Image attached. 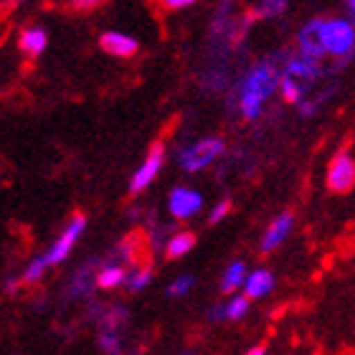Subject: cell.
Listing matches in <instances>:
<instances>
[{
  "label": "cell",
  "instance_id": "6da1fadb",
  "mask_svg": "<svg viewBox=\"0 0 355 355\" xmlns=\"http://www.w3.org/2000/svg\"><path fill=\"white\" fill-rule=\"evenodd\" d=\"M282 67H284V56H269L254 64L236 87V107L239 114L246 122H254L264 114L266 102L272 99L274 92H279Z\"/></svg>",
  "mask_w": 355,
  "mask_h": 355
},
{
  "label": "cell",
  "instance_id": "7a4b0ae2",
  "mask_svg": "<svg viewBox=\"0 0 355 355\" xmlns=\"http://www.w3.org/2000/svg\"><path fill=\"white\" fill-rule=\"evenodd\" d=\"M318 33H320V49L325 59H333L338 69L345 67L355 56V23L350 18H325L318 15Z\"/></svg>",
  "mask_w": 355,
  "mask_h": 355
},
{
  "label": "cell",
  "instance_id": "3957f363",
  "mask_svg": "<svg viewBox=\"0 0 355 355\" xmlns=\"http://www.w3.org/2000/svg\"><path fill=\"white\" fill-rule=\"evenodd\" d=\"M223 150H226V142L221 137H200V140H193L185 148H180L178 165L185 173H200L211 168L223 155Z\"/></svg>",
  "mask_w": 355,
  "mask_h": 355
},
{
  "label": "cell",
  "instance_id": "277c9868",
  "mask_svg": "<svg viewBox=\"0 0 355 355\" xmlns=\"http://www.w3.org/2000/svg\"><path fill=\"white\" fill-rule=\"evenodd\" d=\"M84 229H87V216L84 214H74L69 218L67 226L59 231V236L53 239L51 246L41 254L49 269H51V266H61L71 257V252H74L76 244H79V239L84 236Z\"/></svg>",
  "mask_w": 355,
  "mask_h": 355
},
{
  "label": "cell",
  "instance_id": "5b68a950",
  "mask_svg": "<svg viewBox=\"0 0 355 355\" xmlns=\"http://www.w3.org/2000/svg\"><path fill=\"white\" fill-rule=\"evenodd\" d=\"M163 165H165V145L163 142H155V145L148 150L145 160L137 165V171L132 173V178H130V185H127L130 196H137V193L148 191L150 185L157 180V175H160V171H163Z\"/></svg>",
  "mask_w": 355,
  "mask_h": 355
},
{
  "label": "cell",
  "instance_id": "8992f818",
  "mask_svg": "<svg viewBox=\"0 0 355 355\" xmlns=\"http://www.w3.org/2000/svg\"><path fill=\"white\" fill-rule=\"evenodd\" d=\"M282 74L284 76H292L297 84H302L304 92L310 94L312 87L325 76V69L320 61H312L307 56H300V53H289L284 56V67H282Z\"/></svg>",
  "mask_w": 355,
  "mask_h": 355
},
{
  "label": "cell",
  "instance_id": "52a82bcc",
  "mask_svg": "<svg viewBox=\"0 0 355 355\" xmlns=\"http://www.w3.org/2000/svg\"><path fill=\"white\" fill-rule=\"evenodd\" d=\"M168 211L175 221H191L203 211V196L191 185H175L168 193Z\"/></svg>",
  "mask_w": 355,
  "mask_h": 355
},
{
  "label": "cell",
  "instance_id": "ba28073f",
  "mask_svg": "<svg viewBox=\"0 0 355 355\" xmlns=\"http://www.w3.org/2000/svg\"><path fill=\"white\" fill-rule=\"evenodd\" d=\"M325 183L333 193H350L355 188V157L350 153H338L330 160L325 173Z\"/></svg>",
  "mask_w": 355,
  "mask_h": 355
},
{
  "label": "cell",
  "instance_id": "9c48e42d",
  "mask_svg": "<svg viewBox=\"0 0 355 355\" xmlns=\"http://www.w3.org/2000/svg\"><path fill=\"white\" fill-rule=\"evenodd\" d=\"M292 229H295V214H289V211L279 214L272 223H269V226H266L264 234H261L259 252L261 254H272L274 249H279V246L289 239Z\"/></svg>",
  "mask_w": 355,
  "mask_h": 355
},
{
  "label": "cell",
  "instance_id": "30bf717a",
  "mask_svg": "<svg viewBox=\"0 0 355 355\" xmlns=\"http://www.w3.org/2000/svg\"><path fill=\"white\" fill-rule=\"evenodd\" d=\"M99 49L114 59H132L140 51V41L122 31H104L99 36Z\"/></svg>",
  "mask_w": 355,
  "mask_h": 355
},
{
  "label": "cell",
  "instance_id": "8fae6325",
  "mask_svg": "<svg viewBox=\"0 0 355 355\" xmlns=\"http://www.w3.org/2000/svg\"><path fill=\"white\" fill-rule=\"evenodd\" d=\"M145 249H148V241L142 234H127L125 239H119L117 246H114V254H112V261L127 266V269H135V266H142V257H145Z\"/></svg>",
  "mask_w": 355,
  "mask_h": 355
},
{
  "label": "cell",
  "instance_id": "7c38bea8",
  "mask_svg": "<svg viewBox=\"0 0 355 355\" xmlns=\"http://www.w3.org/2000/svg\"><path fill=\"white\" fill-rule=\"evenodd\" d=\"M99 264H102V261L92 259L76 269L74 277L69 279V287H67L71 300H89V297H92V292L96 289V269H99Z\"/></svg>",
  "mask_w": 355,
  "mask_h": 355
},
{
  "label": "cell",
  "instance_id": "4fadbf2b",
  "mask_svg": "<svg viewBox=\"0 0 355 355\" xmlns=\"http://www.w3.org/2000/svg\"><path fill=\"white\" fill-rule=\"evenodd\" d=\"M18 49H21L23 56H28V59H38V56L49 49V33H46L44 26L31 23V26L21 28V33H18Z\"/></svg>",
  "mask_w": 355,
  "mask_h": 355
},
{
  "label": "cell",
  "instance_id": "5bb4252c",
  "mask_svg": "<svg viewBox=\"0 0 355 355\" xmlns=\"http://www.w3.org/2000/svg\"><path fill=\"white\" fill-rule=\"evenodd\" d=\"M249 304L252 302H249L244 295H231L226 302L216 304L214 310H211V315H208V320H211V322H239V320L246 318Z\"/></svg>",
  "mask_w": 355,
  "mask_h": 355
},
{
  "label": "cell",
  "instance_id": "9a60e30c",
  "mask_svg": "<svg viewBox=\"0 0 355 355\" xmlns=\"http://www.w3.org/2000/svg\"><path fill=\"white\" fill-rule=\"evenodd\" d=\"M274 284H277V279H274L272 269L259 266V269H252V272L246 274L244 292H241V295H244L249 302H252V300H261V297H266L272 292Z\"/></svg>",
  "mask_w": 355,
  "mask_h": 355
},
{
  "label": "cell",
  "instance_id": "2e32d148",
  "mask_svg": "<svg viewBox=\"0 0 355 355\" xmlns=\"http://www.w3.org/2000/svg\"><path fill=\"white\" fill-rule=\"evenodd\" d=\"M130 322L125 307L119 304H96V327L99 333H122Z\"/></svg>",
  "mask_w": 355,
  "mask_h": 355
},
{
  "label": "cell",
  "instance_id": "e0dca14e",
  "mask_svg": "<svg viewBox=\"0 0 355 355\" xmlns=\"http://www.w3.org/2000/svg\"><path fill=\"white\" fill-rule=\"evenodd\" d=\"M132 269H127V266L117 264V261H102L99 269H96V287L99 289H117V287H125L127 284V277H130Z\"/></svg>",
  "mask_w": 355,
  "mask_h": 355
},
{
  "label": "cell",
  "instance_id": "ac0fdd59",
  "mask_svg": "<svg viewBox=\"0 0 355 355\" xmlns=\"http://www.w3.org/2000/svg\"><path fill=\"white\" fill-rule=\"evenodd\" d=\"M196 241H198V239H196L193 231H173L171 236H168V241H165V249H163L165 259L175 261V259L188 257V254L196 249Z\"/></svg>",
  "mask_w": 355,
  "mask_h": 355
},
{
  "label": "cell",
  "instance_id": "d6986e66",
  "mask_svg": "<svg viewBox=\"0 0 355 355\" xmlns=\"http://www.w3.org/2000/svg\"><path fill=\"white\" fill-rule=\"evenodd\" d=\"M246 261L244 259H234L221 274V282H218V287H221L223 295H234L236 289H244V282H246Z\"/></svg>",
  "mask_w": 355,
  "mask_h": 355
},
{
  "label": "cell",
  "instance_id": "ffe728a7",
  "mask_svg": "<svg viewBox=\"0 0 355 355\" xmlns=\"http://www.w3.org/2000/svg\"><path fill=\"white\" fill-rule=\"evenodd\" d=\"M279 94L287 104H297V107L307 99V92H304L302 84H297L292 76H284V74H282V79H279Z\"/></svg>",
  "mask_w": 355,
  "mask_h": 355
},
{
  "label": "cell",
  "instance_id": "44dd1931",
  "mask_svg": "<svg viewBox=\"0 0 355 355\" xmlns=\"http://www.w3.org/2000/svg\"><path fill=\"white\" fill-rule=\"evenodd\" d=\"M150 284H153V269H150V264H142V266H135L132 272H130L125 287H127V292L137 295L142 289H148Z\"/></svg>",
  "mask_w": 355,
  "mask_h": 355
},
{
  "label": "cell",
  "instance_id": "7402d4cb",
  "mask_svg": "<svg viewBox=\"0 0 355 355\" xmlns=\"http://www.w3.org/2000/svg\"><path fill=\"white\" fill-rule=\"evenodd\" d=\"M196 287V277L193 274H178L175 279H171V284L165 287V297L168 300H180V297H188Z\"/></svg>",
  "mask_w": 355,
  "mask_h": 355
},
{
  "label": "cell",
  "instance_id": "603a6c76",
  "mask_svg": "<svg viewBox=\"0 0 355 355\" xmlns=\"http://www.w3.org/2000/svg\"><path fill=\"white\" fill-rule=\"evenodd\" d=\"M46 272H49V266H46L44 257L38 254V257H33V259H31L28 264L23 266L21 282H23V284H28V287H33V284H38V282L44 279Z\"/></svg>",
  "mask_w": 355,
  "mask_h": 355
},
{
  "label": "cell",
  "instance_id": "cb8c5ba5",
  "mask_svg": "<svg viewBox=\"0 0 355 355\" xmlns=\"http://www.w3.org/2000/svg\"><path fill=\"white\" fill-rule=\"evenodd\" d=\"M287 10V3H282V0H266V3H257V6L252 8V13H249V18L252 21H266V18H277V15H282Z\"/></svg>",
  "mask_w": 355,
  "mask_h": 355
},
{
  "label": "cell",
  "instance_id": "d4e9b609",
  "mask_svg": "<svg viewBox=\"0 0 355 355\" xmlns=\"http://www.w3.org/2000/svg\"><path fill=\"white\" fill-rule=\"evenodd\" d=\"M96 345L107 355H122V333H99Z\"/></svg>",
  "mask_w": 355,
  "mask_h": 355
},
{
  "label": "cell",
  "instance_id": "484cf974",
  "mask_svg": "<svg viewBox=\"0 0 355 355\" xmlns=\"http://www.w3.org/2000/svg\"><path fill=\"white\" fill-rule=\"evenodd\" d=\"M231 208H234V203H231L229 198H223V200H218L214 208H211V214H208V226H218V223L226 218V216L231 214Z\"/></svg>",
  "mask_w": 355,
  "mask_h": 355
},
{
  "label": "cell",
  "instance_id": "4316f807",
  "mask_svg": "<svg viewBox=\"0 0 355 355\" xmlns=\"http://www.w3.org/2000/svg\"><path fill=\"white\" fill-rule=\"evenodd\" d=\"M193 6H196V0H163V8H168V10H185Z\"/></svg>",
  "mask_w": 355,
  "mask_h": 355
},
{
  "label": "cell",
  "instance_id": "83f0119b",
  "mask_svg": "<svg viewBox=\"0 0 355 355\" xmlns=\"http://www.w3.org/2000/svg\"><path fill=\"white\" fill-rule=\"evenodd\" d=\"M21 277H8L6 282H3V292H6V295H15V292H18V289H21Z\"/></svg>",
  "mask_w": 355,
  "mask_h": 355
},
{
  "label": "cell",
  "instance_id": "f1b7e54d",
  "mask_svg": "<svg viewBox=\"0 0 355 355\" xmlns=\"http://www.w3.org/2000/svg\"><path fill=\"white\" fill-rule=\"evenodd\" d=\"M345 10H348L350 21L355 23V0H348V3H345Z\"/></svg>",
  "mask_w": 355,
  "mask_h": 355
},
{
  "label": "cell",
  "instance_id": "f546056e",
  "mask_svg": "<svg viewBox=\"0 0 355 355\" xmlns=\"http://www.w3.org/2000/svg\"><path fill=\"white\" fill-rule=\"evenodd\" d=\"M246 355H266V350L261 348V345H254V348H249V353Z\"/></svg>",
  "mask_w": 355,
  "mask_h": 355
},
{
  "label": "cell",
  "instance_id": "4dcf8cb0",
  "mask_svg": "<svg viewBox=\"0 0 355 355\" xmlns=\"http://www.w3.org/2000/svg\"><path fill=\"white\" fill-rule=\"evenodd\" d=\"M185 355H193V353H185Z\"/></svg>",
  "mask_w": 355,
  "mask_h": 355
}]
</instances>
